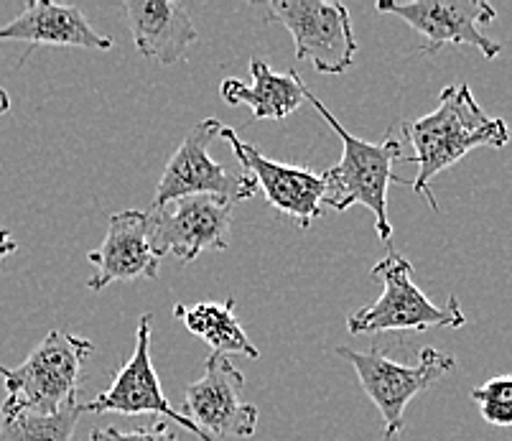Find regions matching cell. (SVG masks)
<instances>
[{"instance_id":"cell-8","label":"cell","mask_w":512,"mask_h":441,"mask_svg":"<svg viewBox=\"0 0 512 441\" xmlns=\"http://www.w3.org/2000/svg\"><path fill=\"white\" fill-rule=\"evenodd\" d=\"M377 13H390L406 21L423 39V54H436L444 46H474L484 59L502 54L500 41L484 34L482 26L497 18L484 0H413V3H377Z\"/></svg>"},{"instance_id":"cell-2","label":"cell","mask_w":512,"mask_h":441,"mask_svg":"<svg viewBox=\"0 0 512 441\" xmlns=\"http://www.w3.org/2000/svg\"><path fill=\"white\" fill-rule=\"evenodd\" d=\"M304 95L342 141V161L324 171V184H327L324 204H329L337 212H347L355 204L367 207L375 215L377 238L383 240L390 250L393 225H390L388 217V187L390 184H408V179L393 174L395 161H406L403 143L393 136V131L385 136L383 143L362 141L334 118L332 110L309 87L304 90Z\"/></svg>"},{"instance_id":"cell-12","label":"cell","mask_w":512,"mask_h":441,"mask_svg":"<svg viewBox=\"0 0 512 441\" xmlns=\"http://www.w3.org/2000/svg\"><path fill=\"white\" fill-rule=\"evenodd\" d=\"M85 413H120V416H141V413H153V416H166L176 421L181 429L194 434L202 441H214L204 431H199L184 413L176 411L164 396L161 380H158L156 368L151 360V314H143L136 334V350L128 357L118 375L113 378L110 388L95 396L92 401L82 403Z\"/></svg>"},{"instance_id":"cell-15","label":"cell","mask_w":512,"mask_h":441,"mask_svg":"<svg viewBox=\"0 0 512 441\" xmlns=\"http://www.w3.org/2000/svg\"><path fill=\"white\" fill-rule=\"evenodd\" d=\"M125 13L133 44L148 62H181L199 39L189 11L174 0H128Z\"/></svg>"},{"instance_id":"cell-20","label":"cell","mask_w":512,"mask_h":441,"mask_svg":"<svg viewBox=\"0 0 512 441\" xmlns=\"http://www.w3.org/2000/svg\"><path fill=\"white\" fill-rule=\"evenodd\" d=\"M90 441H176V436L164 421H153V424L141 426V429L133 431L95 429L90 434Z\"/></svg>"},{"instance_id":"cell-17","label":"cell","mask_w":512,"mask_h":441,"mask_svg":"<svg viewBox=\"0 0 512 441\" xmlns=\"http://www.w3.org/2000/svg\"><path fill=\"white\" fill-rule=\"evenodd\" d=\"M174 317H179L194 337L207 342L214 355H245L250 360L260 357V350L250 342L237 319L235 299L176 304Z\"/></svg>"},{"instance_id":"cell-3","label":"cell","mask_w":512,"mask_h":441,"mask_svg":"<svg viewBox=\"0 0 512 441\" xmlns=\"http://www.w3.org/2000/svg\"><path fill=\"white\" fill-rule=\"evenodd\" d=\"M92 352L95 345L85 337L51 329L21 365H0V378L6 383V398L0 403L3 421L23 413L51 416L77 401L82 368Z\"/></svg>"},{"instance_id":"cell-9","label":"cell","mask_w":512,"mask_h":441,"mask_svg":"<svg viewBox=\"0 0 512 441\" xmlns=\"http://www.w3.org/2000/svg\"><path fill=\"white\" fill-rule=\"evenodd\" d=\"M235 204L217 197H184L148 212L151 245L158 258L174 255L192 263L212 250L222 253L230 245V225Z\"/></svg>"},{"instance_id":"cell-11","label":"cell","mask_w":512,"mask_h":441,"mask_svg":"<svg viewBox=\"0 0 512 441\" xmlns=\"http://www.w3.org/2000/svg\"><path fill=\"white\" fill-rule=\"evenodd\" d=\"M220 136L230 143L245 174L255 181V187L265 194V202L278 215L293 220L301 230H309L311 222L321 217L324 194H327L324 174L268 159L255 146L240 141L232 128H222Z\"/></svg>"},{"instance_id":"cell-6","label":"cell","mask_w":512,"mask_h":441,"mask_svg":"<svg viewBox=\"0 0 512 441\" xmlns=\"http://www.w3.org/2000/svg\"><path fill=\"white\" fill-rule=\"evenodd\" d=\"M222 128L225 125L220 120L207 118L186 133L161 174L151 210L184 197H217L230 204H240L258 194V187L248 174L230 171L209 156V146L220 136Z\"/></svg>"},{"instance_id":"cell-13","label":"cell","mask_w":512,"mask_h":441,"mask_svg":"<svg viewBox=\"0 0 512 441\" xmlns=\"http://www.w3.org/2000/svg\"><path fill=\"white\" fill-rule=\"evenodd\" d=\"M87 261L95 266V276L87 281L95 294H100L110 283L158 278L161 258L153 253L148 212L123 210L110 217L105 238L87 253Z\"/></svg>"},{"instance_id":"cell-18","label":"cell","mask_w":512,"mask_h":441,"mask_svg":"<svg viewBox=\"0 0 512 441\" xmlns=\"http://www.w3.org/2000/svg\"><path fill=\"white\" fill-rule=\"evenodd\" d=\"M82 413H85V406L77 401L51 416L23 413L16 419L0 421V441H74Z\"/></svg>"},{"instance_id":"cell-1","label":"cell","mask_w":512,"mask_h":441,"mask_svg":"<svg viewBox=\"0 0 512 441\" xmlns=\"http://www.w3.org/2000/svg\"><path fill=\"white\" fill-rule=\"evenodd\" d=\"M400 125L406 141L413 146V156H406V161L418 166V174L408 179V184L413 192L426 197L434 212H439V202L428 184L436 174L451 169L474 148H505L510 143V128L505 120L484 113L467 82L444 87L434 113L413 120L411 125L400 120Z\"/></svg>"},{"instance_id":"cell-16","label":"cell","mask_w":512,"mask_h":441,"mask_svg":"<svg viewBox=\"0 0 512 441\" xmlns=\"http://www.w3.org/2000/svg\"><path fill=\"white\" fill-rule=\"evenodd\" d=\"M250 74L253 85H245L240 80H225L220 87V95L227 105H248L253 120H286L301 108L304 102V80L296 69L286 74L273 72L263 59H250Z\"/></svg>"},{"instance_id":"cell-14","label":"cell","mask_w":512,"mask_h":441,"mask_svg":"<svg viewBox=\"0 0 512 441\" xmlns=\"http://www.w3.org/2000/svg\"><path fill=\"white\" fill-rule=\"evenodd\" d=\"M0 41H26L29 51L23 54L18 67L29 59L36 46H72V49L110 51L113 39L95 31L85 13L77 6H59L46 0H31L23 13L6 26H0Z\"/></svg>"},{"instance_id":"cell-22","label":"cell","mask_w":512,"mask_h":441,"mask_svg":"<svg viewBox=\"0 0 512 441\" xmlns=\"http://www.w3.org/2000/svg\"><path fill=\"white\" fill-rule=\"evenodd\" d=\"M11 110V95L0 87V115H6Z\"/></svg>"},{"instance_id":"cell-7","label":"cell","mask_w":512,"mask_h":441,"mask_svg":"<svg viewBox=\"0 0 512 441\" xmlns=\"http://www.w3.org/2000/svg\"><path fill=\"white\" fill-rule=\"evenodd\" d=\"M271 13L293 36L296 62H309L319 74H344L355 64L360 44L347 6L327 0H276Z\"/></svg>"},{"instance_id":"cell-19","label":"cell","mask_w":512,"mask_h":441,"mask_svg":"<svg viewBox=\"0 0 512 441\" xmlns=\"http://www.w3.org/2000/svg\"><path fill=\"white\" fill-rule=\"evenodd\" d=\"M472 401L479 406L482 419L500 429L512 426V375H497L472 388Z\"/></svg>"},{"instance_id":"cell-5","label":"cell","mask_w":512,"mask_h":441,"mask_svg":"<svg viewBox=\"0 0 512 441\" xmlns=\"http://www.w3.org/2000/svg\"><path fill=\"white\" fill-rule=\"evenodd\" d=\"M337 355L355 368L360 378L362 391L367 393L375 408L385 421V441H393L406 429V408L418 393H423L428 385L444 378L446 373L456 368V360L436 347H423L418 352L416 365H403V362L390 360L388 352L380 347L360 352L352 347H337Z\"/></svg>"},{"instance_id":"cell-21","label":"cell","mask_w":512,"mask_h":441,"mask_svg":"<svg viewBox=\"0 0 512 441\" xmlns=\"http://www.w3.org/2000/svg\"><path fill=\"white\" fill-rule=\"evenodd\" d=\"M18 250V243L13 240V235L8 230H0V263L6 261L8 255H13Z\"/></svg>"},{"instance_id":"cell-4","label":"cell","mask_w":512,"mask_h":441,"mask_svg":"<svg viewBox=\"0 0 512 441\" xmlns=\"http://www.w3.org/2000/svg\"><path fill=\"white\" fill-rule=\"evenodd\" d=\"M372 278H383V294L375 304L362 306L347 317L349 334L383 332H426L436 327L459 329L467 324V314L454 294L446 306H436L413 281V266L408 258L388 250L383 261L372 268Z\"/></svg>"},{"instance_id":"cell-10","label":"cell","mask_w":512,"mask_h":441,"mask_svg":"<svg viewBox=\"0 0 512 441\" xmlns=\"http://www.w3.org/2000/svg\"><path fill=\"white\" fill-rule=\"evenodd\" d=\"M245 375L227 355H209L204 375L186 388L184 416L212 439H250L258 431L260 413L242 401Z\"/></svg>"}]
</instances>
